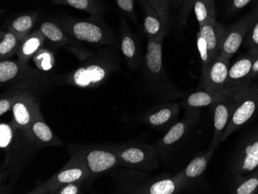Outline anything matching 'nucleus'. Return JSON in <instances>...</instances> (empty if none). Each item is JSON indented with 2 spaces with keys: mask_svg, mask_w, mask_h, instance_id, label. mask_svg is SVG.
<instances>
[{
  "mask_svg": "<svg viewBox=\"0 0 258 194\" xmlns=\"http://www.w3.org/2000/svg\"><path fill=\"white\" fill-rule=\"evenodd\" d=\"M0 149L5 153V160L0 170L1 184L10 179V186L19 179L29 162L42 150L30 135L17 126L13 120L0 124Z\"/></svg>",
  "mask_w": 258,
  "mask_h": 194,
  "instance_id": "nucleus-1",
  "label": "nucleus"
},
{
  "mask_svg": "<svg viewBox=\"0 0 258 194\" xmlns=\"http://www.w3.org/2000/svg\"><path fill=\"white\" fill-rule=\"evenodd\" d=\"M116 44L95 52L72 72L54 77L56 85L91 89L104 84L114 72L121 69V57Z\"/></svg>",
  "mask_w": 258,
  "mask_h": 194,
  "instance_id": "nucleus-2",
  "label": "nucleus"
},
{
  "mask_svg": "<svg viewBox=\"0 0 258 194\" xmlns=\"http://www.w3.org/2000/svg\"><path fill=\"white\" fill-rule=\"evenodd\" d=\"M163 38L148 39L147 50L142 62V76L148 89L162 100L180 98L183 93L166 74L162 62Z\"/></svg>",
  "mask_w": 258,
  "mask_h": 194,
  "instance_id": "nucleus-3",
  "label": "nucleus"
},
{
  "mask_svg": "<svg viewBox=\"0 0 258 194\" xmlns=\"http://www.w3.org/2000/svg\"><path fill=\"white\" fill-rule=\"evenodd\" d=\"M102 17L91 16L80 19L63 14L58 16L54 21L69 37L77 41L108 47L115 44L117 38L114 30Z\"/></svg>",
  "mask_w": 258,
  "mask_h": 194,
  "instance_id": "nucleus-4",
  "label": "nucleus"
},
{
  "mask_svg": "<svg viewBox=\"0 0 258 194\" xmlns=\"http://www.w3.org/2000/svg\"><path fill=\"white\" fill-rule=\"evenodd\" d=\"M54 77H50L37 68H27L20 78L9 85L0 97V115L12 110L17 98L29 91H40L44 93L50 88L56 86Z\"/></svg>",
  "mask_w": 258,
  "mask_h": 194,
  "instance_id": "nucleus-5",
  "label": "nucleus"
},
{
  "mask_svg": "<svg viewBox=\"0 0 258 194\" xmlns=\"http://www.w3.org/2000/svg\"><path fill=\"white\" fill-rule=\"evenodd\" d=\"M249 85L250 82L248 81L238 86L226 89L221 98L214 105L215 109L214 115V136L210 150L207 153L211 156L217 149L220 142H221L223 133L225 131L226 127L233 116L236 108L244 96Z\"/></svg>",
  "mask_w": 258,
  "mask_h": 194,
  "instance_id": "nucleus-6",
  "label": "nucleus"
},
{
  "mask_svg": "<svg viewBox=\"0 0 258 194\" xmlns=\"http://www.w3.org/2000/svg\"><path fill=\"white\" fill-rule=\"evenodd\" d=\"M68 150L71 154L78 155L83 159L89 171V179L108 173L120 165L115 148L69 145Z\"/></svg>",
  "mask_w": 258,
  "mask_h": 194,
  "instance_id": "nucleus-7",
  "label": "nucleus"
},
{
  "mask_svg": "<svg viewBox=\"0 0 258 194\" xmlns=\"http://www.w3.org/2000/svg\"><path fill=\"white\" fill-rule=\"evenodd\" d=\"M69 161L51 177L35 186L29 194H54L61 186L69 182L78 180H87L90 173L83 159L76 154H71Z\"/></svg>",
  "mask_w": 258,
  "mask_h": 194,
  "instance_id": "nucleus-8",
  "label": "nucleus"
},
{
  "mask_svg": "<svg viewBox=\"0 0 258 194\" xmlns=\"http://www.w3.org/2000/svg\"><path fill=\"white\" fill-rule=\"evenodd\" d=\"M114 148L120 165L148 172L159 166L157 151L147 143H128Z\"/></svg>",
  "mask_w": 258,
  "mask_h": 194,
  "instance_id": "nucleus-9",
  "label": "nucleus"
},
{
  "mask_svg": "<svg viewBox=\"0 0 258 194\" xmlns=\"http://www.w3.org/2000/svg\"><path fill=\"white\" fill-rule=\"evenodd\" d=\"M225 30V27L216 20L200 27L197 33V48L201 55L203 69L218 56Z\"/></svg>",
  "mask_w": 258,
  "mask_h": 194,
  "instance_id": "nucleus-10",
  "label": "nucleus"
},
{
  "mask_svg": "<svg viewBox=\"0 0 258 194\" xmlns=\"http://www.w3.org/2000/svg\"><path fill=\"white\" fill-rule=\"evenodd\" d=\"M39 29L51 46L56 48H63L68 51L72 52L81 62L87 60L95 53L82 46L75 39L69 37L54 20L43 22Z\"/></svg>",
  "mask_w": 258,
  "mask_h": 194,
  "instance_id": "nucleus-11",
  "label": "nucleus"
},
{
  "mask_svg": "<svg viewBox=\"0 0 258 194\" xmlns=\"http://www.w3.org/2000/svg\"><path fill=\"white\" fill-rule=\"evenodd\" d=\"M258 14V5L225 30L219 56L230 59L238 50Z\"/></svg>",
  "mask_w": 258,
  "mask_h": 194,
  "instance_id": "nucleus-12",
  "label": "nucleus"
},
{
  "mask_svg": "<svg viewBox=\"0 0 258 194\" xmlns=\"http://www.w3.org/2000/svg\"><path fill=\"white\" fill-rule=\"evenodd\" d=\"M258 108V82L249 85L244 96L233 113L225 131L222 136L221 142L227 140L229 136L237 131L240 126L247 122L253 116Z\"/></svg>",
  "mask_w": 258,
  "mask_h": 194,
  "instance_id": "nucleus-13",
  "label": "nucleus"
},
{
  "mask_svg": "<svg viewBox=\"0 0 258 194\" xmlns=\"http://www.w3.org/2000/svg\"><path fill=\"white\" fill-rule=\"evenodd\" d=\"M42 94L40 91H29L17 98L12 111L13 121L19 128L27 132L35 117L41 112L40 99Z\"/></svg>",
  "mask_w": 258,
  "mask_h": 194,
  "instance_id": "nucleus-14",
  "label": "nucleus"
},
{
  "mask_svg": "<svg viewBox=\"0 0 258 194\" xmlns=\"http://www.w3.org/2000/svg\"><path fill=\"white\" fill-rule=\"evenodd\" d=\"M119 46L121 54L131 70H137L143 62L142 45L139 37L127 24L124 17L120 19Z\"/></svg>",
  "mask_w": 258,
  "mask_h": 194,
  "instance_id": "nucleus-15",
  "label": "nucleus"
},
{
  "mask_svg": "<svg viewBox=\"0 0 258 194\" xmlns=\"http://www.w3.org/2000/svg\"><path fill=\"white\" fill-rule=\"evenodd\" d=\"M230 64V59L218 55L217 58L203 69V85L207 91L214 93L225 91Z\"/></svg>",
  "mask_w": 258,
  "mask_h": 194,
  "instance_id": "nucleus-16",
  "label": "nucleus"
},
{
  "mask_svg": "<svg viewBox=\"0 0 258 194\" xmlns=\"http://www.w3.org/2000/svg\"><path fill=\"white\" fill-rule=\"evenodd\" d=\"M144 13L143 29L148 39L165 38L169 31V21L161 17L147 0H138Z\"/></svg>",
  "mask_w": 258,
  "mask_h": 194,
  "instance_id": "nucleus-17",
  "label": "nucleus"
},
{
  "mask_svg": "<svg viewBox=\"0 0 258 194\" xmlns=\"http://www.w3.org/2000/svg\"><path fill=\"white\" fill-rule=\"evenodd\" d=\"M257 54L258 47H252L249 49L246 54L230 67L226 89L234 88L250 81L249 76Z\"/></svg>",
  "mask_w": 258,
  "mask_h": 194,
  "instance_id": "nucleus-18",
  "label": "nucleus"
},
{
  "mask_svg": "<svg viewBox=\"0 0 258 194\" xmlns=\"http://www.w3.org/2000/svg\"><path fill=\"white\" fill-rule=\"evenodd\" d=\"M27 133L41 149L48 146H63V142L58 138L44 121L42 112L35 117Z\"/></svg>",
  "mask_w": 258,
  "mask_h": 194,
  "instance_id": "nucleus-19",
  "label": "nucleus"
},
{
  "mask_svg": "<svg viewBox=\"0 0 258 194\" xmlns=\"http://www.w3.org/2000/svg\"><path fill=\"white\" fill-rule=\"evenodd\" d=\"M179 111V104H166L146 113L142 121L152 128H166L176 119Z\"/></svg>",
  "mask_w": 258,
  "mask_h": 194,
  "instance_id": "nucleus-20",
  "label": "nucleus"
},
{
  "mask_svg": "<svg viewBox=\"0 0 258 194\" xmlns=\"http://www.w3.org/2000/svg\"><path fill=\"white\" fill-rule=\"evenodd\" d=\"M187 180L182 172L170 178L149 182L138 188L135 192L146 194H173L179 192L186 184Z\"/></svg>",
  "mask_w": 258,
  "mask_h": 194,
  "instance_id": "nucleus-21",
  "label": "nucleus"
},
{
  "mask_svg": "<svg viewBox=\"0 0 258 194\" xmlns=\"http://www.w3.org/2000/svg\"><path fill=\"white\" fill-rule=\"evenodd\" d=\"M45 38L40 29L30 32L22 40L20 48L17 52L18 60L24 63H28L30 59L44 46Z\"/></svg>",
  "mask_w": 258,
  "mask_h": 194,
  "instance_id": "nucleus-22",
  "label": "nucleus"
},
{
  "mask_svg": "<svg viewBox=\"0 0 258 194\" xmlns=\"http://www.w3.org/2000/svg\"><path fill=\"white\" fill-rule=\"evenodd\" d=\"M41 14L37 11L34 12L24 13L17 16L15 18L10 20L7 30L15 33L23 40L26 36L28 35L35 24L40 20Z\"/></svg>",
  "mask_w": 258,
  "mask_h": 194,
  "instance_id": "nucleus-23",
  "label": "nucleus"
},
{
  "mask_svg": "<svg viewBox=\"0 0 258 194\" xmlns=\"http://www.w3.org/2000/svg\"><path fill=\"white\" fill-rule=\"evenodd\" d=\"M30 67L28 63L17 60H0V83L1 86H8L20 78L27 68Z\"/></svg>",
  "mask_w": 258,
  "mask_h": 194,
  "instance_id": "nucleus-24",
  "label": "nucleus"
},
{
  "mask_svg": "<svg viewBox=\"0 0 258 194\" xmlns=\"http://www.w3.org/2000/svg\"><path fill=\"white\" fill-rule=\"evenodd\" d=\"M53 4L64 5L82 10L91 16L104 17L107 8L102 0H56Z\"/></svg>",
  "mask_w": 258,
  "mask_h": 194,
  "instance_id": "nucleus-25",
  "label": "nucleus"
},
{
  "mask_svg": "<svg viewBox=\"0 0 258 194\" xmlns=\"http://www.w3.org/2000/svg\"><path fill=\"white\" fill-rule=\"evenodd\" d=\"M258 166V139L247 145L244 148L237 162V173L240 174L248 173L254 170Z\"/></svg>",
  "mask_w": 258,
  "mask_h": 194,
  "instance_id": "nucleus-26",
  "label": "nucleus"
},
{
  "mask_svg": "<svg viewBox=\"0 0 258 194\" xmlns=\"http://www.w3.org/2000/svg\"><path fill=\"white\" fill-rule=\"evenodd\" d=\"M22 39L10 30L0 33V60H9L17 54Z\"/></svg>",
  "mask_w": 258,
  "mask_h": 194,
  "instance_id": "nucleus-27",
  "label": "nucleus"
},
{
  "mask_svg": "<svg viewBox=\"0 0 258 194\" xmlns=\"http://www.w3.org/2000/svg\"><path fill=\"white\" fill-rule=\"evenodd\" d=\"M189 118H185L172 125L166 134L162 137L161 141L158 143L159 149L156 150V151H159V150L165 151L166 149L171 147L175 143L179 142L185 135L187 128L189 126Z\"/></svg>",
  "mask_w": 258,
  "mask_h": 194,
  "instance_id": "nucleus-28",
  "label": "nucleus"
},
{
  "mask_svg": "<svg viewBox=\"0 0 258 194\" xmlns=\"http://www.w3.org/2000/svg\"><path fill=\"white\" fill-rule=\"evenodd\" d=\"M192 9L200 27L216 20L214 0H194Z\"/></svg>",
  "mask_w": 258,
  "mask_h": 194,
  "instance_id": "nucleus-29",
  "label": "nucleus"
},
{
  "mask_svg": "<svg viewBox=\"0 0 258 194\" xmlns=\"http://www.w3.org/2000/svg\"><path fill=\"white\" fill-rule=\"evenodd\" d=\"M225 91L220 93H214L211 91H198L191 94L186 98V105L189 108H201V107L209 106L215 105L216 102L221 98Z\"/></svg>",
  "mask_w": 258,
  "mask_h": 194,
  "instance_id": "nucleus-30",
  "label": "nucleus"
},
{
  "mask_svg": "<svg viewBox=\"0 0 258 194\" xmlns=\"http://www.w3.org/2000/svg\"><path fill=\"white\" fill-rule=\"evenodd\" d=\"M33 60L36 68L46 74L53 70L56 63L54 52L44 46L34 55Z\"/></svg>",
  "mask_w": 258,
  "mask_h": 194,
  "instance_id": "nucleus-31",
  "label": "nucleus"
},
{
  "mask_svg": "<svg viewBox=\"0 0 258 194\" xmlns=\"http://www.w3.org/2000/svg\"><path fill=\"white\" fill-rule=\"evenodd\" d=\"M211 155L207 153L205 156H198L192 159L185 169L182 171V175L187 181L195 179L204 173L208 164V160Z\"/></svg>",
  "mask_w": 258,
  "mask_h": 194,
  "instance_id": "nucleus-32",
  "label": "nucleus"
},
{
  "mask_svg": "<svg viewBox=\"0 0 258 194\" xmlns=\"http://www.w3.org/2000/svg\"><path fill=\"white\" fill-rule=\"evenodd\" d=\"M257 189L258 172L239 182L233 192L236 194H253L256 192Z\"/></svg>",
  "mask_w": 258,
  "mask_h": 194,
  "instance_id": "nucleus-33",
  "label": "nucleus"
},
{
  "mask_svg": "<svg viewBox=\"0 0 258 194\" xmlns=\"http://www.w3.org/2000/svg\"><path fill=\"white\" fill-rule=\"evenodd\" d=\"M118 8L133 22H137L135 0H115Z\"/></svg>",
  "mask_w": 258,
  "mask_h": 194,
  "instance_id": "nucleus-34",
  "label": "nucleus"
},
{
  "mask_svg": "<svg viewBox=\"0 0 258 194\" xmlns=\"http://www.w3.org/2000/svg\"><path fill=\"white\" fill-rule=\"evenodd\" d=\"M244 39L245 45L249 48L258 47V14Z\"/></svg>",
  "mask_w": 258,
  "mask_h": 194,
  "instance_id": "nucleus-35",
  "label": "nucleus"
},
{
  "mask_svg": "<svg viewBox=\"0 0 258 194\" xmlns=\"http://www.w3.org/2000/svg\"><path fill=\"white\" fill-rule=\"evenodd\" d=\"M85 180H78L69 182L61 186L54 194H79L82 192V184Z\"/></svg>",
  "mask_w": 258,
  "mask_h": 194,
  "instance_id": "nucleus-36",
  "label": "nucleus"
},
{
  "mask_svg": "<svg viewBox=\"0 0 258 194\" xmlns=\"http://www.w3.org/2000/svg\"><path fill=\"white\" fill-rule=\"evenodd\" d=\"M180 10H179V22L182 26L186 25L187 20L192 9L194 0H181Z\"/></svg>",
  "mask_w": 258,
  "mask_h": 194,
  "instance_id": "nucleus-37",
  "label": "nucleus"
},
{
  "mask_svg": "<svg viewBox=\"0 0 258 194\" xmlns=\"http://www.w3.org/2000/svg\"><path fill=\"white\" fill-rule=\"evenodd\" d=\"M251 0H230L227 14H235L239 10L244 8Z\"/></svg>",
  "mask_w": 258,
  "mask_h": 194,
  "instance_id": "nucleus-38",
  "label": "nucleus"
},
{
  "mask_svg": "<svg viewBox=\"0 0 258 194\" xmlns=\"http://www.w3.org/2000/svg\"><path fill=\"white\" fill-rule=\"evenodd\" d=\"M147 2L160 14L162 18L169 22L170 14H169V11H167L166 9L162 7V4L158 0H147Z\"/></svg>",
  "mask_w": 258,
  "mask_h": 194,
  "instance_id": "nucleus-39",
  "label": "nucleus"
},
{
  "mask_svg": "<svg viewBox=\"0 0 258 194\" xmlns=\"http://www.w3.org/2000/svg\"><path fill=\"white\" fill-rule=\"evenodd\" d=\"M258 77V54L256 55V58L253 61V66H252L251 72H250L249 79L257 78Z\"/></svg>",
  "mask_w": 258,
  "mask_h": 194,
  "instance_id": "nucleus-40",
  "label": "nucleus"
},
{
  "mask_svg": "<svg viewBox=\"0 0 258 194\" xmlns=\"http://www.w3.org/2000/svg\"><path fill=\"white\" fill-rule=\"evenodd\" d=\"M162 7L169 12V9L173 5V0H158Z\"/></svg>",
  "mask_w": 258,
  "mask_h": 194,
  "instance_id": "nucleus-41",
  "label": "nucleus"
},
{
  "mask_svg": "<svg viewBox=\"0 0 258 194\" xmlns=\"http://www.w3.org/2000/svg\"><path fill=\"white\" fill-rule=\"evenodd\" d=\"M50 1H51V2H54V1H56V0H50Z\"/></svg>",
  "mask_w": 258,
  "mask_h": 194,
  "instance_id": "nucleus-42",
  "label": "nucleus"
}]
</instances>
